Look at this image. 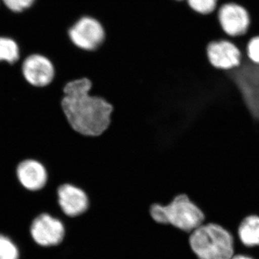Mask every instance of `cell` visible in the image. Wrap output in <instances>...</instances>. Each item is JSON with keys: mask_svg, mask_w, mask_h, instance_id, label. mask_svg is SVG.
<instances>
[{"mask_svg": "<svg viewBox=\"0 0 259 259\" xmlns=\"http://www.w3.org/2000/svg\"><path fill=\"white\" fill-rule=\"evenodd\" d=\"M20 58V49L13 39L0 37V61L14 64Z\"/></svg>", "mask_w": 259, "mask_h": 259, "instance_id": "cell-13", "label": "cell"}, {"mask_svg": "<svg viewBox=\"0 0 259 259\" xmlns=\"http://www.w3.org/2000/svg\"><path fill=\"white\" fill-rule=\"evenodd\" d=\"M24 77L32 86L46 87L50 84L55 76V68L47 57L32 54L24 61L22 66Z\"/></svg>", "mask_w": 259, "mask_h": 259, "instance_id": "cell-10", "label": "cell"}, {"mask_svg": "<svg viewBox=\"0 0 259 259\" xmlns=\"http://www.w3.org/2000/svg\"><path fill=\"white\" fill-rule=\"evenodd\" d=\"M17 245L8 237L0 234V259H19Z\"/></svg>", "mask_w": 259, "mask_h": 259, "instance_id": "cell-15", "label": "cell"}, {"mask_svg": "<svg viewBox=\"0 0 259 259\" xmlns=\"http://www.w3.org/2000/svg\"><path fill=\"white\" fill-rule=\"evenodd\" d=\"M177 1H182V0H177Z\"/></svg>", "mask_w": 259, "mask_h": 259, "instance_id": "cell-19", "label": "cell"}, {"mask_svg": "<svg viewBox=\"0 0 259 259\" xmlns=\"http://www.w3.org/2000/svg\"><path fill=\"white\" fill-rule=\"evenodd\" d=\"M190 245L198 259H231L235 254L234 237L215 223H204L192 231Z\"/></svg>", "mask_w": 259, "mask_h": 259, "instance_id": "cell-3", "label": "cell"}, {"mask_svg": "<svg viewBox=\"0 0 259 259\" xmlns=\"http://www.w3.org/2000/svg\"><path fill=\"white\" fill-rule=\"evenodd\" d=\"M105 36L103 25L93 17H81L69 30L71 41L83 51H96L105 41Z\"/></svg>", "mask_w": 259, "mask_h": 259, "instance_id": "cell-6", "label": "cell"}, {"mask_svg": "<svg viewBox=\"0 0 259 259\" xmlns=\"http://www.w3.org/2000/svg\"><path fill=\"white\" fill-rule=\"evenodd\" d=\"M237 235L243 246L249 248L259 247V216L249 214L243 218Z\"/></svg>", "mask_w": 259, "mask_h": 259, "instance_id": "cell-12", "label": "cell"}, {"mask_svg": "<svg viewBox=\"0 0 259 259\" xmlns=\"http://www.w3.org/2000/svg\"><path fill=\"white\" fill-rule=\"evenodd\" d=\"M226 73L252 118L259 121V65L250 62L244 54L241 64Z\"/></svg>", "mask_w": 259, "mask_h": 259, "instance_id": "cell-4", "label": "cell"}, {"mask_svg": "<svg viewBox=\"0 0 259 259\" xmlns=\"http://www.w3.org/2000/svg\"><path fill=\"white\" fill-rule=\"evenodd\" d=\"M205 54L209 65L220 71H231L243 61V54L231 38L212 40L207 44Z\"/></svg>", "mask_w": 259, "mask_h": 259, "instance_id": "cell-7", "label": "cell"}, {"mask_svg": "<svg viewBox=\"0 0 259 259\" xmlns=\"http://www.w3.org/2000/svg\"><path fill=\"white\" fill-rule=\"evenodd\" d=\"M5 6L14 13H21L28 9L35 3V0H2Z\"/></svg>", "mask_w": 259, "mask_h": 259, "instance_id": "cell-17", "label": "cell"}, {"mask_svg": "<svg viewBox=\"0 0 259 259\" xmlns=\"http://www.w3.org/2000/svg\"><path fill=\"white\" fill-rule=\"evenodd\" d=\"M245 56L253 64L259 65V35L248 39L245 47Z\"/></svg>", "mask_w": 259, "mask_h": 259, "instance_id": "cell-16", "label": "cell"}, {"mask_svg": "<svg viewBox=\"0 0 259 259\" xmlns=\"http://www.w3.org/2000/svg\"><path fill=\"white\" fill-rule=\"evenodd\" d=\"M30 234L37 244L44 247L54 246L59 245L64 239L65 228L59 219L44 213L32 221Z\"/></svg>", "mask_w": 259, "mask_h": 259, "instance_id": "cell-8", "label": "cell"}, {"mask_svg": "<svg viewBox=\"0 0 259 259\" xmlns=\"http://www.w3.org/2000/svg\"><path fill=\"white\" fill-rule=\"evenodd\" d=\"M191 10L201 16H210L217 11L220 0H186Z\"/></svg>", "mask_w": 259, "mask_h": 259, "instance_id": "cell-14", "label": "cell"}, {"mask_svg": "<svg viewBox=\"0 0 259 259\" xmlns=\"http://www.w3.org/2000/svg\"><path fill=\"white\" fill-rule=\"evenodd\" d=\"M19 182L27 190H41L47 183L48 173L45 167L35 160L22 161L17 168Z\"/></svg>", "mask_w": 259, "mask_h": 259, "instance_id": "cell-11", "label": "cell"}, {"mask_svg": "<svg viewBox=\"0 0 259 259\" xmlns=\"http://www.w3.org/2000/svg\"><path fill=\"white\" fill-rule=\"evenodd\" d=\"M215 14L220 28L228 38L244 36L249 30L250 14L243 5L233 2L223 3Z\"/></svg>", "mask_w": 259, "mask_h": 259, "instance_id": "cell-5", "label": "cell"}, {"mask_svg": "<svg viewBox=\"0 0 259 259\" xmlns=\"http://www.w3.org/2000/svg\"><path fill=\"white\" fill-rule=\"evenodd\" d=\"M88 77L71 80L63 88L61 107L71 128L81 136L97 137L108 128L113 106L105 99L90 94Z\"/></svg>", "mask_w": 259, "mask_h": 259, "instance_id": "cell-1", "label": "cell"}, {"mask_svg": "<svg viewBox=\"0 0 259 259\" xmlns=\"http://www.w3.org/2000/svg\"><path fill=\"white\" fill-rule=\"evenodd\" d=\"M231 259H255L250 255L241 254V253H236Z\"/></svg>", "mask_w": 259, "mask_h": 259, "instance_id": "cell-18", "label": "cell"}, {"mask_svg": "<svg viewBox=\"0 0 259 259\" xmlns=\"http://www.w3.org/2000/svg\"><path fill=\"white\" fill-rule=\"evenodd\" d=\"M149 213L155 222L171 225L189 233H192L206 221L203 211L186 194L175 196L167 204H151Z\"/></svg>", "mask_w": 259, "mask_h": 259, "instance_id": "cell-2", "label": "cell"}, {"mask_svg": "<svg viewBox=\"0 0 259 259\" xmlns=\"http://www.w3.org/2000/svg\"><path fill=\"white\" fill-rule=\"evenodd\" d=\"M57 195L61 210L69 217L81 215L90 207V199L86 191L74 184L65 183L59 186Z\"/></svg>", "mask_w": 259, "mask_h": 259, "instance_id": "cell-9", "label": "cell"}]
</instances>
